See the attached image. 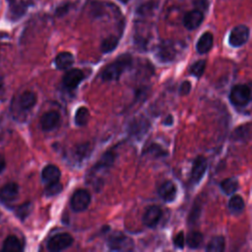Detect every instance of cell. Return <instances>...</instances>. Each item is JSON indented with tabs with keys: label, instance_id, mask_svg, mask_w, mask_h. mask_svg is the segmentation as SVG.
<instances>
[{
	"label": "cell",
	"instance_id": "1",
	"mask_svg": "<svg viewBox=\"0 0 252 252\" xmlns=\"http://www.w3.org/2000/svg\"><path fill=\"white\" fill-rule=\"evenodd\" d=\"M132 65V56L130 54H122L118 56L113 62L107 65L102 73L101 79L103 81L118 80L119 77Z\"/></svg>",
	"mask_w": 252,
	"mask_h": 252
},
{
	"label": "cell",
	"instance_id": "2",
	"mask_svg": "<svg viewBox=\"0 0 252 252\" xmlns=\"http://www.w3.org/2000/svg\"><path fill=\"white\" fill-rule=\"evenodd\" d=\"M229 99L233 105L245 106L252 100V82L248 84H238L232 87Z\"/></svg>",
	"mask_w": 252,
	"mask_h": 252
},
{
	"label": "cell",
	"instance_id": "3",
	"mask_svg": "<svg viewBox=\"0 0 252 252\" xmlns=\"http://www.w3.org/2000/svg\"><path fill=\"white\" fill-rule=\"evenodd\" d=\"M107 246L113 251H128L133 248V241L124 233L115 231L108 237Z\"/></svg>",
	"mask_w": 252,
	"mask_h": 252
},
{
	"label": "cell",
	"instance_id": "4",
	"mask_svg": "<svg viewBox=\"0 0 252 252\" xmlns=\"http://www.w3.org/2000/svg\"><path fill=\"white\" fill-rule=\"evenodd\" d=\"M91 203V195L87 190L78 189L76 190L70 200V205L73 211L83 212L85 211Z\"/></svg>",
	"mask_w": 252,
	"mask_h": 252
},
{
	"label": "cell",
	"instance_id": "5",
	"mask_svg": "<svg viewBox=\"0 0 252 252\" xmlns=\"http://www.w3.org/2000/svg\"><path fill=\"white\" fill-rule=\"evenodd\" d=\"M73 243V237L67 232H61L52 236L47 242V249L52 252L64 250L71 246Z\"/></svg>",
	"mask_w": 252,
	"mask_h": 252
},
{
	"label": "cell",
	"instance_id": "6",
	"mask_svg": "<svg viewBox=\"0 0 252 252\" xmlns=\"http://www.w3.org/2000/svg\"><path fill=\"white\" fill-rule=\"evenodd\" d=\"M249 33V29L246 26L238 25L231 30L228 36V42L233 47H239L248 40Z\"/></svg>",
	"mask_w": 252,
	"mask_h": 252
},
{
	"label": "cell",
	"instance_id": "7",
	"mask_svg": "<svg viewBox=\"0 0 252 252\" xmlns=\"http://www.w3.org/2000/svg\"><path fill=\"white\" fill-rule=\"evenodd\" d=\"M83 80H84V73L82 70L71 69L64 74L62 83L65 89L72 91V90H75Z\"/></svg>",
	"mask_w": 252,
	"mask_h": 252
},
{
	"label": "cell",
	"instance_id": "8",
	"mask_svg": "<svg viewBox=\"0 0 252 252\" xmlns=\"http://www.w3.org/2000/svg\"><path fill=\"white\" fill-rule=\"evenodd\" d=\"M177 54V48L172 41H163L158 47L157 57L162 62L172 61Z\"/></svg>",
	"mask_w": 252,
	"mask_h": 252
},
{
	"label": "cell",
	"instance_id": "9",
	"mask_svg": "<svg viewBox=\"0 0 252 252\" xmlns=\"http://www.w3.org/2000/svg\"><path fill=\"white\" fill-rule=\"evenodd\" d=\"M161 210L158 206H150L146 209L143 215V222L149 227H154L158 224L161 218Z\"/></svg>",
	"mask_w": 252,
	"mask_h": 252
},
{
	"label": "cell",
	"instance_id": "10",
	"mask_svg": "<svg viewBox=\"0 0 252 252\" xmlns=\"http://www.w3.org/2000/svg\"><path fill=\"white\" fill-rule=\"evenodd\" d=\"M60 123V114L57 111H47L40 118V126L43 131H51Z\"/></svg>",
	"mask_w": 252,
	"mask_h": 252
},
{
	"label": "cell",
	"instance_id": "11",
	"mask_svg": "<svg viewBox=\"0 0 252 252\" xmlns=\"http://www.w3.org/2000/svg\"><path fill=\"white\" fill-rule=\"evenodd\" d=\"M207 169V160L204 157L199 156L194 160L192 171H191V180L194 183H198L202 177L205 174V171Z\"/></svg>",
	"mask_w": 252,
	"mask_h": 252
},
{
	"label": "cell",
	"instance_id": "12",
	"mask_svg": "<svg viewBox=\"0 0 252 252\" xmlns=\"http://www.w3.org/2000/svg\"><path fill=\"white\" fill-rule=\"evenodd\" d=\"M203 13L199 10H192L185 14L183 18V25L188 30H194L198 28L203 22Z\"/></svg>",
	"mask_w": 252,
	"mask_h": 252
},
{
	"label": "cell",
	"instance_id": "13",
	"mask_svg": "<svg viewBox=\"0 0 252 252\" xmlns=\"http://www.w3.org/2000/svg\"><path fill=\"white\" fill-rule=\"evenodd\" d=\"M19 194V186L17 183L10 182L0 188V200L2 202H12Z\"/></svg>",
	"mask_w": 252,
	"mask_h": 252
},
{
	"label": "cell",
	"instance_id": "14",
	"mask_svg": "<svg viewBox=\"0 0 252 252\" xmlns=\"http://www.w3.org/2000/svg\"><path fill=\"white\" fill-rule=\"evenodd\" d=\"M159 197L165 202H172L176 196V186L171 181L163 182L158 188Z\"/></svg>",
	"mask_w": 252,
	"mask_h": 252
},
{
	"label": "cell",
	"instance_id": "15",
	"mask_svg": "<svg viewBox=\"0 0 252 252\" xmlns=\"http://www.w3.org/2000/svg\"><path fill=\"white\" fill-rule=\"evenodd\" d=\"M60 176H61L60 169H59L56 165H54V164H48V165H46V166L42 169V171H41V178H42V181L45 182L46 184L59 181Z\"/></svg>",
	"mask_w": 252,
	"mask_h": 252
},
{
	"label": "cell",
	"instance_id": "16",
	"mask_svg": "<svg viewBox=\"0 0 252 252\" xmlns=\"http://www.w3.org/2000/svg\"><path fill=\"white\" fill-rule=\"evenodd\" d=\"M115 159V154L112 151H109L105 154H103V156L101 157V158L94 164L92 172L93 173H97L101 170H105L108 167H110Z\"/></svg>",
	"mask_w": 252,
	"mask_h": 252
},
{
	"label": "cell",
	"instance_id": "17",
	"mask_svg": "<svg viewBox=\"0 0 252 252\" xmlns=\"http://www.w3.org/2000/svg\"><path fill=\"white\" fill-rule=\"evenodd\" d=\"M148 128H149V123L147 122V120L138 118V119H134L129 124L128 131H129L130 135L139 137L141 135H144V133L147 131Z\"/></svg>",
	"mask_w": 252,
	"mask_h": 252
},
{
	"label": "cell",
	"instance_id": "18",
	"mask_svg": "<svg viewBox=\"0 0 252 252\" xmlns=\"http://www.w3.org/2000/svg\"><path fill=\"white\" fill-rule=\"evenodd\" d=\"M213 42H214L213 34L211 32H204L200 36V38H199V40H198V42L196 44V49L201 54L206 53V52H208L212 48Z\"/></svg>",
	"mask_w": 252,
	"mask_h": 252
},
{
	"label": "cell",
	"instance_id": "19",
	"mask_svg": "<svg viewBox=\"0 0 252 252\" xmlns=\"http://www.w3.org/2000/svg\"><path fill=\"white\" fill-rule=\"evenodd\" d=\"M2 250L4 252H19L23 250V244L16 235H9L3 242Z\"/></svg>",
	"mask_w": 252,
	"mask_h": 252
},
{
	"label": "cell",
	"instance_id": "20",
	"mask_svg": "<svg viewBox=\"0 0 252 252\" xmlns=\"http://www.w3.org/2000/svg\"><path fill=\"white\" fill-rule=\"evenodd\" d=\"M74 63V57L72 53L64 51L57 54L55 58V66L60 70H66L70 68Z\"/></svg>",
	"mask_w": 252,
	"mask_h": 252
},
{
	"label": "cell",
	"instance_id": "21",
	"mask_svg": "<svg viewBox=\"0 0 252 252\" xmlns=\"http://www.w3.org/2000/svg\"><path fill=\"white\" fill-rule=\"evenodd\" d=\"M19 102L22 109L30 110L36 103V94L32 91H26L21 94Z\"/></svg>",
	"mask_w": 252,
	"mask_h": 252
},
{
	"label": "cell",
	"instance_id": "22",
	"mask_svg": "<svg viewBox=\"0 0 252 252\" xmlns=\"http://www.w3.org/2000/svg\"><path fill=\"white\" fill-rule=\"evenodd\" d=\"M92 146L90 143H84V144H80V145H77L73 151V155L75 157L76 159H79V160H83L85 158H87L90 154L92 153Z\"/></svg>",
	"mask_w": 252,
	"mask_h": 252
},
{
	"label": "cell",
	"instance_id": "23",
	"mask_svg": "<svg viewBox=\"0 0 252 252\" xmlns=\"http://www.w3.org/2000/svg\"><path fill=\"white\" fill-rule=\"evenodd\" d=\"M228 210L231 214H239L244 209V201L239 195H233L228 201Z\"/></svg>",
	"mask_w": 252,
	"mask_h": 252
},
{
	"label": "cell",
	"instance_id": "24",
	"mask_svg": "<svg viewBox=\"0 0 252 252\" xmlns=\"http://www.w3.org/2000/svg\"><path fill=\"white\" fill-rule=\"evenodd\" d=\"M224 238L222 236H216L212 238L207 244L206 251L208 252H221L224 250Z\"/></svg>",
	"mask_w": 252,
	"mask_h": 252
},
{
	"label": "cell",
	"instance_id": "25",
	"mask_svg": "<svg viewBox=\"0 0 252 252\" xmlns=\"http://www.w3.org/2000/svg\"><path fill=\"white\" fill-rule=\"evenodd\" d=\"M75 123L77 126H85L90 118V112L87 107L81 106L76 110L75 113Z\"/></svg>",
	"mask_w": 252,
	"mask_h": 252
},
{
	"label": "cell",
	"instance_id": "26",
	"mask_svg": "<svg viewBox=\"0 0 252 252\" xmlns=\"http://www.w3.org/2000/svg\"><path fill=\"white\" fill-rule=\"evenodd\" d=\"M221 190L226 194V195H231L233 194L237 188H238V180L234 177L226 178L224 179L221 184H220Z\"/></svg>",
	"mask_w": 252,
	"mask_h": 252
},
{
	"label": "cell",
	"instance_id": "27",
	"mask_svg": "<svg viewBox=\"0 0 252 252\" xmlns=\"http://www.w3.org/2000/svg\"><path fill=\"white\" fill-rule=\"evenodd\" d=\"M203 241V234L199 231H192L188 234L186 243L189 248L191 249H196L198 248Z\"/></svg>",
	"mask_w": 252,
	"mask_h": 252
},
{
	"label": "cell",
	"instance_id": "28",
	"mask_svg": "<svg viewBox=\"0 0 252 252\" xmlns=\"http://www.w3.org/2000/svg\"><path fill=\"white\" fill-rule=\"evenodd\" d=\"M118 44V38L114 35H110L106 38H104L100 44V49L103 53H108L111 52L116 48Z\"/></svg>",
	"mask_w": 252,
	"mask_h": 252
},
{
	"label": "cell",
	"instance_id": "29",
	"mask_svg": "<svg viewBox=\"0 0 252 252\" xmlns=\"http://www.w3.org/2000/svg\"><path fill=\"white\" fill-rule=\"evenodd\" d=\"M250 136V128L247 125H242L235 129L231 135L233 140H246Z\"/></svg>",
	"mask_w": 252,
	"mask_h": 252
},
{
	"label": "cell",
	"instance_id": "30",
	"mask_svg": "<svg viewBox=\"0 0 252 252\" xmlns=\"http://www.w3.org/2000/svg\"><path fill=\"white\" fill-rule=\"evenodd\" d=\"M63 189V186L62 184L59 182V181H56V182H52V183H49L46 185L45 189H44V195L45 196H55L57 194H59Z\"/></svg>",
	"mask_w": 252,
	"mask_h": 252
},
{
	"label": "cell",
	"instance_id": "31",
	"mask_svg": "<svg viewBox=\"0 0 252 252\" xmlns=\"http://www.w3.org/2000/svg\"><path fill=\"white\" fill-rule=\"evenodd\" d=\"M205 67H206V61L205 60H199L197 62H195L189 69V72L191 75H193L194 77L200 78L204 71H205Z\"/></svg>",
	"mask_w": 252,
	"mask_h": 252
},
{
	"label": "cell",
	"instance_id": "32",
	"mask_svg": "<svg viewBox=\"0 0 252 252\" xmlns=\"http://www.w3.org/2000/svg\"><path fill=\"white\" fill-rule=\"evenodd\" d=\"M32 204L31 203H24L22 204L20 207H18V209L16 210V215L19 219H21L22 220H25L31 213L32 211Z\"/></svg>",
	"mask_w": 252,
	"mask_h": 252
},
{
	"label": "cell",
	"instance_id": "33",
	"mask_svg": "<svg viewBox=\"0 0 252 252\" xmlns=\"http://www.w3.org/2000/svg\"><path fill=\"white\" fill-rule=\"evenodd\" d=\"M173 243L176 247L178 248H183L184 247V243H185V238H184V233L182 231L178 232L176 234V236L173 239Z\"/></svg>",
	"mask_w": 252,
	"mask_h": 252
},
{
	"label": "cell",
	"instance_id": "34",
	"mask_svg": "<svg viewBox=\"0 0 252 252\" xmlns=\"http://www.w3.org/2000/svg\"><path fill=\"white\" fill-rule=\"evenodd\" d=\"M190 90H191V84H190V82L184 81V82L181 84V86H180L179 93H180V94L185 95V94H189Z\"/></svg>",
	"mask_w": 252,
	"mask_h": 252
},
{
	"label": "cell",
	"instance_id": "35",
	"mask_svg": "<svg viewBox=\"0 0 252 252\" xmlns=\"http://www.w3.org/2000/svg\"><path fill=\"white\" fill-rule=\"evenodd\" d=\"M5 165H6V160H5V158L2 154H0V173L3 171V169L5 168Z\"/></svg>",
	"mask_w": 252,
	"mask_h": 252
},
{
	"label": "cell",
	"instance_id": "36",
	"mask_svg": "<svg viewBox=\"0 0 252 252\" xmlns=\"http://www.w3.org/2000/svg\"><path fill=\"white\" fill-rule=\"evenodd\" d=\"M172 122H173V119H172L171 115H168V116L166 117L165 121H164V124H165V125H171Z\"/></svg>",
	"mask_w": 252,
	"mask_h": 252
},
{
	"label": "cell",
	"instance_id": "37",
	"mask_svg": "<svg viewBox=\"0 0 252 252\" xmlns=\"http://www.w3.org/2000/svg\"><path fill=\"white\" fill-rule=\"evenodd\" d=\"M4 89V82H3V78L0 76V93L3 91Z\"/></svg>",
	"mask_w": 252,
	"mask_h": 252
}]
</instances>
